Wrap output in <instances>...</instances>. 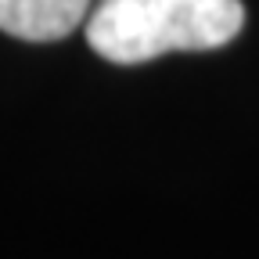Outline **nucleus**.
I'll return each instance as SVG.
<instances>
[{
	"instance_id": "nucleus-1",
	"label": "nucleus",
	"mask_w": 259,
	"mask_h": 259,
	"mask_svg": "<svg viewBox=\"0 0 259 259\" xmlns=\"http://www.w3.org/2000/svg\"><path fill=\"white\" fill-rule=\"evenodd\" d=\"M245 25L241 0H97L87 44L115 65H141L169 51H212Z\"/></svg>"
},
{
	"instance_id": "nucleus-2",
	"label": "nucleus",
	"mask_w": 259,
	"mask_h": 259,
	"mask_svg": "<svg viewBox=\"0 0 259 259\" xmlns=\"http://www.w3.org/2000/svg\"><path fill=\"white\" fill-rule=\"evenodd\" d=\"M94 0H0V29L15 40L54 44L90 18Z\"/></svg>"
}]
</instances>
